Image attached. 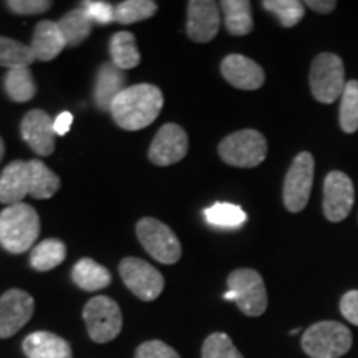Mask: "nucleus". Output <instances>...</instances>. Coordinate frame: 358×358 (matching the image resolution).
Returning <instances> with one entry per match:
<instances>
[{
  "label": "nucleus",
  "mask_w": 358,
  "mask_h": 358,
  "mask_svg": "<svg viewBox=\"0 0 358 358\" xmlns=\"http://www.w3.org/2000/svg\"><path fill=\"white\" fill-rule=\"evenodd\" d=\"M163 93L158 87L140 83L127 87L111 103L110 113L120 128L138 131L150 127L163 108Z\"/></svg>",
  "instance_id": "f257e3e1"
},
{
  "label": "nucleus",
  "mask_w": 358,
  "mask_h": 358,
  "mask_svg": "<svg viewBox=\"0 0 358 358\" xmlns=\"http://www.w3.org/2000/svg\"><path fill=\"white\" fill-rule=\"evenodd\" d=\"M40 232L38 214L30 204L7 206L0 213V245L12 254L29 250Z\"/></svg>",
  "instance_id": "f03ea898"
},
{
  "label": "nucleus",
  "mask_w": 358,
  "mask_h": 358,
  "mask_svg": "<svg viewBox=\"0 0 358 358\" xmlns=\"http://www.w3.org/2000/svg\"><path fill=\"white\" fill-rule=\"evenodd\" d=\"M352 332L335 320L317 322L303 332L301 345L310 358H340L352 348Z\"/></svg>",
  "instance_id": "7ed1b4c3"
},
{
  "label": "nucleus",
  "mask_w": 358,
  "mask_h": 358,
  "mask_svg": "<svg viewBox=\"0 0 358 358\" xmlns=\"http://www.w3.org/2000/svg\"><path fill=\"white\" fill-rule=\"evenodd\" d=\"M224 301H234L248 317H259L267 308V290L264 279L254 268H236L227 277Z\"/></svg>",
  "instance_id": "20e7f679"
},
{
  "label": "nucleus",
  "mask_w": 358,
  "mask_h": 358,
  "mask_svg": "<svg viewBox=\"0 0 358 358\" xmlns=\"http://www.w3.org/2000/svg\"><path fill=\"white\" fill-rule=\"evenodd\" d=\"M345 69L342 58L335 53H320L313 58L310 66V90L317 101L330 103L342 98L345 90Z\"/></svg>",
  "instance_id": "39448f33"
},
{
  "label": "nucleus",
  "mask_w": 358,
  "mask_h": 358,
  "mask_svg": "<svg viewBox=\"0 0 358 358\" xmlns=\"http://www.w3.org/2000/svg\"><path fill=\"white\" fill-rule=\"evenodd\" d=\"M224 163L236 168H256L266 159L267 141L256 129H241L226 136L219 145Z\"/></svg>",
  "instance_id": "423d86ee"
},
{
  "label": "nucleus",
  "mask_w": 358,
  "mask_h": 358,
  "mask_svg": "<svg viewBox=\"0 0 358 358\" xmlns=\"http://www.w3.org/2000/svg\"><path fill=\"white\" fill-rule=\"evenodd\" d=\"M83 319L90 338L96 343H108L122 332V308L106 295H98L87 302L83 308Z\"/></svg>",
  "instance_id": "0eeeda50"
},
{
  "label": "nucleus",
  "mask_w": 358,
  "mask_h": 358,
  "mask_svg": "<svg viewBox=\"0 0 358 358\" xmlns=\"http://www.w3.org/2000/svg\"><path fill=\"white\" fill-rule=\"evenodd\" d=\"M136 234L146 252L158 262L176 264L181 259V243L166 224L158 219H140L136 224Z\"/></svg>",
  "instance_id": "6e6552de"
},
{
  "label": "nucleus",
  "mask_w": 358,
  "mask_h": 358,
  "mask_svg": "<svg viewBox=\"0 0 358 358\" xmlns=\"http://www.w3.org/2000/svg\"><path fill=\"white\" fill-rule=\"evenodd\" d=\"M315 163L313 156L302 151L295 156L284 181V206L290 213H301L306 209L310 198Z\"/></svg>",
  "instance_id": "1a4fd4ad"
},
{
  "label": "nucleus",
  "mask_w": 358,
  "mask_h": 358,
  "mask_svg": "<svg viewBox=\"0 0 358 358\" xmlns=\"http://www.w3.org/2000/svg\"><path fill=\"white\" fill-rule=\"evenodd\" d=\"M120 275L124 285L145 302L158 299L164 289V277L158 268L138 257H124L120 262Z\"/></svg>",
  "instance_id": "9d476101"
},
{
  "label": "nucleus",
  "mask_w": 358,
  "mask_h": 358,
  "mask_svg": "<svg viewBox=\"0 0 358 358\" xmlns=\"http://www.w3.org/2000/svg\"><path fill=\"white\" fill-rule=\"evenodd\" d=\"M355 189L352 179L342 171H330L324 181V214L327 221L340 222L348 217Z\"/></svg>",
  "instance_id": "9b49d317"
},
{
  "label": "nucleus",
  "mask_w": 358,
  "mask_h": 358,
  "mask_svg": "<svg viewBox=\"0 0 358 358\" xmlns=\"http://www.w3.org/2000/svg\"><path fill=\"white\" fill-rule=\"evenodd\" d=\"M35 302L25 290L10 289L0 297V338L15 335L32 319Z\"/></svg>",
  "instance_id": "f8f14e48"
},
{
  "label": "nucleus",
  "mask_w": 358,
  "mask_h": 358,
  "mask_svg": "<svg viewBox=\"0 0 358 358\" xmlns=\"http://www.w3.org/2000/svg\"><path fill=\"white\" fill-rule=\"evenodd\" d=\"M187 146H189V141H187L185 129L176 123H166L156 133L148 156L156 166H171L185 158Z\"/></svg>",
  "instance_id": "ddd939ff"
},
{
  "label": "nucleus",
  "mask_w": 358,
  "mask_h": 358,
  "mask_svg": "<svg viewBox=\"0 0 358 358\" xmlns=\"http://www.w3.org/2000/svg\"><path fill=\"white\" fill-rule=\"evenodd\" d=\"M221 25L219 7L213 0H191L187 3V35L192 42L208 43L216 37Z\"/></svg>",
  "instance_id": "4468645a"
},
{
  "label": "nucleus",
  "mask_w": 358,
  "mask_h": 358,
  "mask_svg": "<svg viewBox=\"0 0 358 358\" xmlns=\"http://www.w3.org/2000/svg\"><path fill=\"white\" fill-rule=\"evenodd\" d=\"M22 138L35 153L40 156H50L55 151V129L53 122L43 110L29 111L22 120Z\"/></svg>",
  "instance_id": "2eb2a0df"
},
{
  "label": "nucleus",
  "mask_w": 358,
  "mask_h": 358,
  "mask_svg": "<svg viewBox=\"0 0 358 358\" xmlns=\"http://www.w3.org/2000/svg\"><path fill=\"white\" fill-rule=\"evenodd\" d=\"M221 73L227 83L239 90H259L266 82L262 66L244 55H227L221 64Z\"/></svg>",
  "instance_id": "dca6fc26"
},
{
  "label": "nucleus",
  "mask_w": 358,
  "mask_h": 358,
  "mask_svg": "<svg viewBox=\"0 0 358 358\" xmlns=\"http://www.w3.org/2000/svg\"><path fill=\"white\" fill-rule=\"evenodd\" d=\"M30 191L29 161H12L0 174V203L20 204Z\"/></svg>",
  "instance_id": "f3484780"
},
{
  "label": "nucleus",
  "mask_w": 358,
  "mask_h": 358,
  "mask_svg": "<svg viewBox=\"0 0 358 358\" xmlns=\"http://www.w3.org/2000/svg\"><path fill=\"white\" fill-rule=\"evenodd\" d=\"M66 47L65 37L62 34L58 22L53 20H42L38 22L37 27L34 30L32 48L34 55L40 62H50L53 58L60 55L62 50Z\"/></svg>",
  "instance_id": "a211bd4d"
},
{
  "label": "nucleus",
  "mask_w": 358,
  "mask_h": 358,
  "mask_svg": "<svg viewBox=\"0 0 358 358\" xmlns=\"http://www.w3.org/2000/svg\"><path fill=\"white\" fill-rule=\"evenodd\" d=\"M127 88L124 87V73L120 70L113 62L110 64H103L96 73L95 90H93V98H95V105L98 110L110 111L111 103L115 98Z\"/></svg>",
  "instance_id": "6ab92c4d"
},
{
  "label": "nucleus",
  "mask_w": 358,
  "mask_h": 358,
  "mask_svg": "<svg viewBox=\"0 0 358 358\" xmlns=\"http://www.w3.org/2000/svg\"><path fill=\"white\" fill-rule=\"evenodd\" d=\"M29 358H71V347L65 338L52 332H34L22 343Z\"/></svg>",
  "instance_id": "aec40b11"
},
{
  "label": "nucleus",
  "mask_w": 358,
  "mask_h": 358,
  "mask_svg": "<svg viewBox=\"0 0 358 358\" xmlns=\"http://www.w3.org/2000/svg\"><path fill=\"white\" fill-rule=\"evenodd\" d=\"M71 279L80 289L87 292H96L108 287L111 284V274L106 267L93 261V259H80L71 271Z\"/></svg>",
  "instance_id": "412c9836"
},
{
  "label": "nucleus",
  "mask_w": 358,
  "mask_h": 358,
  "mask_svg": "<svg viewBox=\"0 0 358 358\" xmlns=\"http://www.w3.org/2000/svg\"><path fill=\"white\" fill-rule=\"evenodd\" d=\"M224 24L231 35H248L252 30V12L248 0H224L221 2Z\"/></svg>",
  "instance_id": "4be33fe9"
},
{
  "label": "nucleus",
  "mask_w": 358,
  "mask_h": 358,
  "mask_svg": "<svg viewBox=\"0 0 358 358\" xmlns=\"http://www.w3.org/2000/svg\"><path fill=\"white\" fill-rule=\"evenodd\" d=\"M92 25L93 22L90 19L88 12L85 10V7L73 8L58 20V27L64 34L66 47H77V45L82 43L92 32Z\"/></svg>",
  "instance_id": "5701e85b"
},
{
  "label": "nucleus",
  "mask_w": 358,
  "mask_h": 358,
  "mask_svg": "<svg viewBox=\"0 0 358 358\" xmlns=\"http://www.w3.org/2000/svg\"><path fill=\"white\" fill-rule=\"evenodd\" d=\"M111 62L120 70H131L140 65L141 55L136 47V38L129 32H118L110 40Z\"/></svg>",
  "instance_id": "b1692460"
},
{
  "label": "nucleus",
  "mask_w": 358,
  "mask_h": 358,
  "mask_svg": "<svg viewBox=\"0 0 358 358\" xmlns=\"http://www.w3.org/2000/svg\"><path fill=\"white\" fill-rule=\"evenodd\" d=\"M30 168V191L29 194L35 199H48L55 196L60 187V178L42 161H29Z\"/></svg>",
  "instance_id": "393cba45"
},
{
  "label": "nucleus",
  "mask_w": 358,
  "mask_h": 358,
  "mask_svg": "<svg viewBox=\"0 0 358 358\" xmlns=\"http://www.w3.org/2000/svg\"><path fill=\"white\" fill-rule=\"evenodd\" d=\"M3 88H6L8 98L17 103L30 101L37 95V85H35L34 75L29 66L7 70L6 78H3Z\"/></svg>",
  "instance_id": "a878e982"
},
{
  "label": "nucleus",
  "mask_w": 358,
  "mask_h": 358,
  "mask_svg": "<svg viewBox=\"0 0 358 358\" xmlns=\"http://www.w3.org/2000/svg\"><path fill=\"white\" fill-rule=\"evenodd\" d=\"M66 249L60 239H45L32 249L30 264L35 271L47 272L65 261Z\"/></svg>",
  "instance_id": "bb28decb"
},
{
  "label": "nucleus",
  "mask_w": 358,
  "mask_h": 358,
  "mask_svg": "<svg viewBox=\"0 0 358 358\" xmlns=\"http://www.w3.org/2000/svg\"><path fill=\"white\" fill-rule=\"evenodd\" d=\"M37 60L30 45L17 42L13 38L0 37V66L7 70L25 69Z\"/></svg>",
  "instance_id": "cd10ccee"
},
{
  "label": "nucleus",
  "mask_w": 358,
  "mask_h": 358,
  "mask_svg": "<svg viewBox=\"0 0 358 358\" xmlns=\"http://www.w3.org/2000/svg\"><path fill=\"white\" fill-rule=\"evenodd\" d=\"M204 217L211 226L219 229H237L245 222L248 214L236 204L217 203L206 209Z\"/></svg>",
  "instance_id": "c85d7f7f"
},
{
  "label": "nucleus",
  "mask_w": 358,
  "mask_h": 358,
  "mask_svg": "<svg viewBox=\"0 0 358 358\" xmlns=\"http://www.w3.org/2000/svg\"><path fill=\"white\" fill-rule=\"evenodd\" d=\"M340 128L343 133L358 131V82H347L340 98Z\"/></svg>",
  "instance_id": "c756f323"
},
{
  "label": "nucleus",
  "mask_w": 358,
  "mask_h": 358,
  "mask_svg": "<svg viewBox=\"0 0 358 358\" xmlns=\"http://www.w3.org/2000/svg\"><path fill=\"white\" fill-rule=\"evenodd\" d=\"M158 12V3L151 0H127L115 7V20L123 25L151 19Z\"/></svg>",
  "instance_id": "7c9ffc66"
},
{
  "label": "nucleus",
  "mask_w": 358,
  "mask_h": 358,
  "mask_svg": "<svg viewBox=\"0 0 358 358\" xmlns=\"http://www.w3.org/2000/svg\"><path fill=\"white\" fill-rule=\"evenodd\" d=\"M262 7L274 13L275 19L285 29L295 27L306 15V3L299 0H264Z\"/></svg>",
  "instance_id": "2f4dec72"
},
{
  "label": "nucleus",
  "mask_w": 358,
  "mask_h": 358,
  "mask_svg": "<svg viewBox=\"0 0 358 358\" xmlns=\"http://www.w3.org/2000/svg\"><path fill=\"white\" fill-rule=\"evenodd\" d=\"M203 358H244L243 353L237 350L229 335L216 332L211 334L203 343Z\"/></svg>",
  "instance_id": "473e14b6"
},
{
  "label": "nucleus",
  "mask_w": 358,
  "mask_h": 358,
  "mask_svg": "<svg viewBox=\"0 0 358 358\" xmlns=\"http://www.w3.org/2000/svg\"><path fill=\"white\" fill-rule=\"evenodd\" d=\"M134 358H181L179 353L161 340H148L136 348Z\"/></svg>",
  "instance_id": "72a5a7b5"
},
{
  "label": "nucleus",
  "mask_w": 358,
  "mask_h": 358,
  "mask_svg": "<svg viewBox=\"0 0 358 358\" xmlns=\"http://www.w3.org/2000/svg\"><path fill=\"white\" fill-rule=\"evenodd\" d=\"M82 7L88 12L90 19L96 24H111L115 20V7L108 2H101V0H90V2H83Z\"/></svg>",
  "instance_id": "f704fd0d"
},
{
  "label": "nucleus",
  "mask_w": 358,
  "mask_h": 358,
  "mask_svg": "<svg viewBox=\"0 0 358 358\" xmlns=\"http://www.w3.org/2000/svg\"><path fill=\"white\" fill-rule=\"evenodd\" d=\"M6 6L19 15H38V13L48 10L52 7V2H47V0H7Z\"/></svg>",
  "instance_id": "c9c22d12"
},
{
  "label": "nucleus",
  "mask_w": 358,
  "mask_h": 358,
  "mask_svg": "<svg viewBox=\"0 0 358 358\" xmlns=\"http://www.w3.org/2000/svg\"><path fill=\"white\" fill-rule=\"evenodd\" d=\"M340 313L343 319L358 327V290H348L340 301Z\"/></svg>",
  "instance_id": "e433bc0d"
},
{
  "label": "nucleus",
  "mask_w": 358,
  "mask_h": 358,
  "mask_svg": "<svg viewBox=\"0 0 358 358\" xmlns=\"http://www.w3.org/2000/svg\"><path fill=\"white\" fill-rule=\"evenodd\" d=\"M71 123H73V115L70 111H62L60 115L53 120V129H55V134L58 136H64L70 131Z\"/></svg>",
  "instance_id": "4c0bfd02"
},
{
  "label": "nucleus",
  "mask_w": 358,
  "mask_h": 358,
  "mask_svg": "<svg viewBox=\"0 0 358 358\" xmlns=\"http://www.w3.org/2000/svg\"><path fill=\"white\" fill-rule=\"evenodd\" d=\"M306 7L312 8V10L317 13H330L335 10L337 2H334V0L332 2H330V0H307Z\"/></svg>",
  "instance_id": "58836bf2"
},
{
  "label": "nucleus",
  "mask_w": 358,
  "mask_h": 358,
  "mask_svg": "<svg viewBox=\"0 0 358 358\" xmlns=\"http://www.w3.org/2000/svg\"><path fill=\"white\" fill-rule=\"evenodd\" d=\"M3 153H6V146H3L2 138H0V161H2V158H3Z\"/></svg>",
  "instance_id": "ea45409f"
},
{
  "label": "nucleus",
  "mask_w": 358,
  "mask_h": 358,
  "mask_svg": "<svg viewBox=\"0 0 358 358\" xmlns=\"http://www.w3.org/2000/svg\"><path fill=\"white\" fill-rule=\"evenodd\" d=\"M299 332H301V330H299V329H295V330H292V332H290V334H292V335H297Z\"/></svg>",
  "instance_id": "a19ab883"
}]
</instances>
